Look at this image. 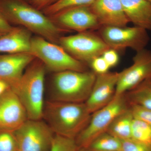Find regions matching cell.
<instances>
[{
    "label": "cell",
    "mask_w": 151,
    "mask_h": 151,
    "mask_svg": "<svg viewBox=\"0 0 151 151\" xmlns=\"http://www.w3.org/2000/svg\"><path fill=\"white\" fill-rule=\"evenodd\" d=\"M35 58L30 52L0 55V79L13 89L20 81L27 68Z\"/></svg>",
    "instance_id": "obj_14"
},
{
    "label": "cell",
    "mask_w": 151,
    "mask_h": 151,
    "mask_svg": "<svg viewBox=\"0 0 151 151\" xmlns=\"http://www.w3.org/2000/svg\"><path fill=\"white\" fill-rule=\"evenodd\" d=\"M147 1H149L151 2V0H147Z\"/></svg>",
    "instance_id": "obj_33"
},
{
    "label": "cell",
    "mask_w": 151,
    "mask_h": 151,
    "mask_svg": "<svg viewBox=\"0 0 151 151\" xmlns=\"http://www.w3.org/2000/svg\"><path fill=\"white\" fill-rule=\"evenodd\" d=\"M59 45L71 56L88 65L94 58L102 56L110 48L99 34L89 31L61 36Z\"/></svg>",
    "instance_id": "obj_7"
},
{
    "label": "cell",
    "mask_w": 151,
    "mask_h": 151,
    "mask_svg": "<svg viewBox=\"0 0 151 151\" xmlns=\"http://www.w3.org/2000/svg\"></svg>",
    "instance_id": "obj_36"
},
{
    "label": "cell",
    "mask_w": 151,
    "mask_h": 151,
    "mask_svg": "<svg viewBox=\"0 0 151 151\" xmlns=\"http://www.w3.org/2000/svg\"><path fill=\"white\" fill-rule=\"evenodd\" d=\"M134 118L129 108L114 119L107 132L121 140L131 139L132 122Z\"/></svg>",
    "instance_id": "obj_18"
},
{
    "label": "cell",
    "mask_w": 151,
    "mask_h": 151,
    "mask_svg": "<svg viewBox=\"0 0 151 151\" xmlns=\"http://www.w3.org/2000/svg\"><path fill=\"white\" fill-rule=\"evenodd\" d=\"M10 88L9 86L6 82L0 79V96L6 92Z\"/></svg>",
    "instance_id": "obj_31"
},
{
    "label": "cell",
    "mask_w": 151,
    "mask_h": 151,
    "mask_svg": "<svg viewBox=\"0 0 151 151\" xmlns=\"http://www.w3.org/2000/svg\"><path fill=\"white\" fill-rule=\"evenodd\" d=\"M1 36V34H0V36Z\"/></svg>",
    "instance_id": "obj_35"
},
{
    "label": "cell",
    "mask_w": 151,
    "mask_h": 151,
    "mask_svg": "<svg viewBox=\"0 0 151 151\" xmlns=\"http://www.w3.org/2000/svg\"><path fill=\"white\" fill-rule=\"evenodd\" d=\"M58 0H29L31 4L39 10L42 11L52 5L56 3Z\"/></svg>",
    "instance_id": "obj_29"
},
{
    "label": "cell",
    "mask_w": 151,
    "mask_h": 151,
    "mask_svg": "<svg viewBox=\"0 0 151 151\" xmlns=\"http://www.w3.org/2000/svg\"><path fill=\"white\" fill-rule=\"evenodd\" d=\"M89 66L92 68V71L96 74L107 73L111 68L102 56L97 57L94 58Z\"/></svg>",
    "instance_id": "obj_27"
},
{
    "label": "cell",
    "mask_w": 151,
    "mask_h": 151,
    "mask_svg": "<svg viewBox=\"0 0 151 151\" xmlns=\"http://www.w3.org/2000/svg\"><path fill=\"white\" fill-rule=\"evenodd\" d=\"M14 27L0 12V34L2 35L9 32Z\"/></svg>",
    "instance_id": "obj_30"
},
{
    "label": "cell",
    "mask_w": 151,
    "mask_h": 151,
    "mask_svg": "<svg viewBox=\"0 0 151 151\" xmlns=\"http://www.w3.org/2000/svg\"><path fill=\"white\" fill-rule=\"evenodd\" d=\"M24 1H29V0H24Z\"/></svg>",
    "instance_id": "obj_34"
},
{
    "label": "cell",
    "mask_w": 151,
    "mask_h": 151,
    "mask_svg": "<svg viewBox=\"0 0 151 151\" xmlns=\"http://www.w3.org/2000/svg\"><path fill=\"white\" fill-rule=\"evenodd\" d=\"M31 32L23 27H14L0 36V53L8 54L30 52Z\"/></svg>",
    "instance_id": "obj_16"
},
{
    "label": "cell",
    "mask_w": 151,
    "mask_h": 151,
    "mask_svg": "<svg viewBox=\"0 0 151 151\" xmlns=\"http://www.w3.org/2000/svg\"><path fill=\"white\" fill-rule=\"evenodd\" d=\"M46 68L35 58L25 70L17 85L12 89L24 106L29 119H42Z\"/></svg>",
    "instance_id": "obj_3"
},
{
    "label": "cell",
    "mask_w": 151,
    "mask_h": 151,
    "mask_svg": "<svg viewBox=\"0 0 151 151\" xmlns=\"http://www.w3.org/2000/svg\"><path fill=\"white\" fill-rule=\"evenodd\" d=\"M134 119L143 121L151 126V109L135 104H129Z\"/></svg>",
    "instance_id": "obj_25"
},
{
    "label": "cell",
    "mask_w": 151,
    "mask_h": 151,
    "mask_svg": "<svg viewBox=\"0 0 151 151\" xmlns=\"http://www.w3.org/2000/svg\"><path fill=\"white\" fill-rule=\"evenodd\" d=\"M0 151H19L13 132L0 130Z\"/></svg>",
    "instance_id": "obj_24"
},
{
    "label": "cell",
    "mask_w": 151,
    "mask_h": 151,
    "mask_svg": "<svg viewBox=\"0 0 151 151\" xmlns=\"http://www.w3.org/2000/svg\"><path fill=\"white\" fill-rule=\"evenodd\" d=\"M90 7L101 27H125L130 22L121 0H95Z\"/></svg>",
    "instance_id": "obj_15"
},
{
    "label": "cell",
    "mask_w": 151,
    "mask_h": 151,
    "mask_svg": "<svg viewBox=\"0 0 151 151\" xmlns=\"http://www.w3.org/2000/svg\"><path fill=\"white\" fill-rule=\"evenodd\" d=\"M93 71L65 70L55 73L50 100L70 103H85L96 79Z\"/></svg>",
    "instance_id": "obj_4"
},
{
    "label": "cell",
    "mask_w": 151,
    "mask_h": 151,
    "mask_svg": "<svg viewBox=\"0 0 151 151\" xmlns=\"http://www.w3.org/2000/svg\"><path fill=\"white\" fill-rule=\"evenodd\" d=\"M119 76V72L109 71L96 74L92 91L85 103L91 114L105 107L114 99Z\"/></svg>",
    "instance_id": "obj_13"
},
{
    "label": "cell",
    "mask_w": 151,
    "mask_h": 151,
    "mask_svg": "<svg viewBox=\"0 0 151 151\" xmlns=\"http://www.w3.org/2000/svg\"><path fill=\"white\" fill-rule=\"evenodd\" d=\"M51 19L59 27L68 31L78 32L99 29L101 26L90 6L69 8L51 16Z\"/></svg>",
    "instance_id": "obj_11"
},
{
    "label": "cell",
    "mask_w": 151,
    "mask_h": 151,
    "mask_svg": "<svg viewBox=\"0 0 151 151\" xmlns=\"http://www.w3.org/2000/svg\"><path fill=\"white\" fill-rule=\"evenodd\" d=\"M0 12L10 23L19 25L52 43L59 44L62 33L68 31L24 0H0Z\"/></svg>",
    "instance_id": "obj_1"
},
{
    "label": "cell",
    "mask_w": 151,
    "mask_h": 151,
    "mask_svg": "<svg viewBox=\"0 0 151 151\" xmlns=\"http://www.w3.org/2000/svg\"><path fill=\"white\" fill-rule=\"evenodd\" d=\"M129 104L151 109V77L124 94Z\"/></svg>",
    "instance_id": "obj_19"
},
{
    "label": "cell",
    "mask_w": 151,
    "mask_h": 151,
    "mask_svg": "<svg viewBox=\"0 0 151 151\" xmlns=\"http://www.w3.org/2000/svg\"><path fill=\"white\" fill-rule=\"evenodd\" d=\"M130 22L135 26L151 31V2L147 0H121Z\"/></svg>",
    "instance_id": "obj_17"
},
{
    "label": "cell",
    "mask_w": 151,
    "mask_h": 151,
    "mask_svg": "<svg viewBox=\"0 0 151 151\" xmlns=\"http://www.w3.org/2000/svg\"><path fill=\"white\" fill-rule=\"evenodd\" d=\"M129 106L124 94L116 96L111 103L92 113L89 123L75 139L78 148L88 147L98 136L107 132L114 119Z\"/></svg>",
    "instance_id": "obj_6"
},
{
    "label": "cell",
    "mask_w": 151,
    "mask_h": 151,
    "mask_svg": "<svg viewBox=\"0 0 151 151\" xmlns=\"http://www.w3.org/2000/svg\"><path fill=\"white\" fill-rule=\"evenodd\" d=\"M30 53L40 60L46 69L55 73L88 70L86 64L71 56L62 46L39 36L32 37Z\"/></svg>",
    "instance_id": "obj_5"
},
{
    "label": "cell",
    "mask_w": 151,
    "mask_h": 151,
    "mask_svg": "<svg viewBox=\"0 0 151 151\" xmlns=\"http://www.w3.org/2000/svg\"><path fill=\"white\" fill-rule=\"evenodd\" d=\"M91 115L85 103L50 100L45 103L42 119L55 134L75 139L89 123Z\"/></svg>",
    "instance_id": "obj_2"
},
{
    "label": "cell",
    "mask_w": 151,
    "mask_h": 151,
    "mask_svg": "<svg viewBox=\"0 0 151 151\" xmlns=\"http://www.w3.org/2000/svg\"><path fill=\"white\" fill-rule=\"evenodd\" d=\"M122 141V151H151V146L130 139Z\"/></svg>",
    "instance_id": "obj_26"
},
{
    "label": "cell",
    "mask_w": 151,
    "mask_h": 151,
    "mask_svg": "<svg viewBox=\"0 0 151 151\" xmlns=\"http://www.w3.org/2000/svg\"><path fill=\"white\" fill-rule=\"evenodd\" d=\"M150 77L151 50L145 48L136 52L132 65L119 72L115 97L123 95Z\"/></svg>",
    "instance_id": "obj_10"
},
{
    "label": "cell",
    "mask_w": 151,
    "mask_h": 151,
    "mask_svg": "<svg viewBox=\"0 0 151 151\" xmlns=\"http://www.w3.org/2000/svg\"><path fill=\"white\" fill-rule=\"evenodd\" d=\"M28 119L24 106L11 88L0 96V130L14 132Z\"/></svg>",
    "instance_id": "obj_12"
},
{
    "label": "cell",
    "mask_w": 151,
    "mask_h": 151,
    "mask_svg": "<svg viewBox=\"0 0 151 151\" xmlns=\"http://www.w3.org/2000/svg\"><path fill=\"white\" fill-rule=\"evenodd\" d=\"M76 151H93L90 150L89 148L87 147H80L78 148Z\"/></svg>",
    "instance_id": "obj_32"
},
{
    "label": "cell",
    "mask_w": 151,
    "mask_h": 151,
    "mask_svg": "<svg viewBox=\"0 0 151 151\" xmlns=\"http://www.w3.org/2000/svg\"><path fill=\"white\" fill-rule=\"evenodd\" d=\"M78 148L75 139L55 134L49 151H76Z\"/></svg>",
    "instance_id": "obj_23"
},
{
    "label": "cell",
    "mask_w": 151,
    "mask_h": 151,
    "mask_svg": "<svg viewBox=\"0 0 151 151\" xmlns=\"http://www.w3.org/2000/svg\"><path fill=\"white\" fill-rule=\"evenodd\" d=\"M117 51L113 49L110 48L102 55L110 68L114 67L119 63V56Z\"/></svg>",
    "instance_id": "obj_28"
},
{
    "label": "cell",
    "mask_w": 151,
    "mask_h": 151,
    "mask_svg": "<svg viewBox=\"0 0 151 151\" xmlns=\"http://www.w3.org/2000/svg\"><path fill=\"white\" fill-rule=\"evenodd\" d=\"M99 35L110 48L116 51L132 49L137 52L148 44L150 37L147 30L134 26H102Z\"/></svg>",
    "instance_id": "obj_8"
},
{
    "label": "cell",
    "mask_w": 151,
    "mask_h": 151,
    "mask_svg": "<svg viewBox=\"0 0 151 151\" xmlns=\"http://www.w3.org/2000/svg\"><path fill=\"white\" fill-rule=\"evenodd\" d=\"M19 151H49L55 135L43 119H28L13 132Z\"/></svg>",
    "instance_id": "obj_9"
},
{
    "label": "cell",
    "mask_w": 151,
    "mask_h": 151,
    "mask_svg": "<svg viewBox=\"0 0 151 151\" xmlns=\"http://www.w3.org/2000/svg\"><path fill=\"white\" fill-rule=\"evenodd\" d=\"M95 0H58L53 4L42 11L45 14L51 17L60 11L76 6H90Z\"/></svg>",
    "instance_id": "obj_22"
},
{
    "label": "cell",
    "mask_w": 151,
    "mask_h": 151,
    "mask_svg": "<svg viewBox=\"0 0 151 151\" xmlns=\"http://www.w3.org/2000/svg\"><path fill=\"white\" fill-rule=\"evenodd\" d=\"M131 139L151 146V126L143 121L134 118L132 122Z\"/></svg>",
    "instance_id": "obj_21"
},
{
    "label": "cell",
    "mask_w": 151,
    "mask_h": 151,
    "mask_svg": "<svg viewBox=\"0 0 151 151\" xmlns=\"http://www.w3.org/2000/svg\"><path fill=\"white\" fill-rule=\"evenodd\" d=\"M87 148L93 151H122V141L106 132L98 136Z\"/></svg>",
    "instance_id": "obj_20"
}]
</instances>
